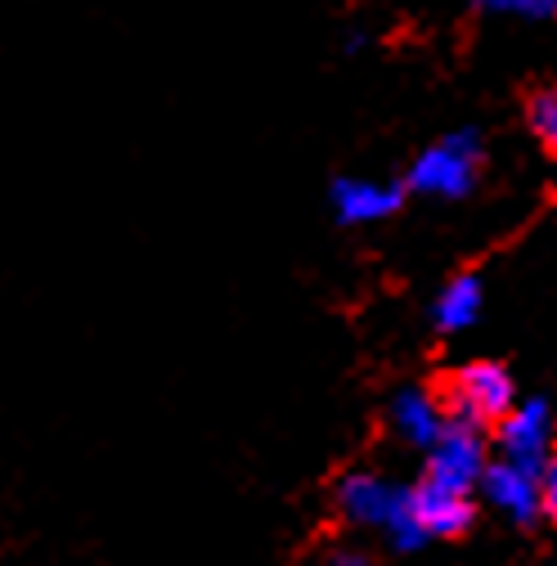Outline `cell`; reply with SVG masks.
<instances>
[{"mask_svg": "<svg viewBox=\"0 0 557 566\" xmlns=\"http://www.w3.org/2000/svg\"><path fill=\"white\" fill-rule=\"evenodd\" d=\"M324 202L328 217L341 230H365V226H382L391 217H400L409 193L400 185V176H365V171H337L324 185Z\"/></svg>", "mask_w": 557, "mask_h": 566, "instance_id": "5", "label": "cell"}, {"mask_svg": "<svg viewBox=\"0 0 557 566\" xmlns=\"http://www.w3.org/2000/svg\"><path fill=\"white\" fill-rule=\"evenodd\" d=\"M485 167H491V139H485L481 126L463 122V126H450L437 139H428L400 171V185L409 198L467 202L485 185Z\"/></svg>", "mask_w": 557, "mask_h": 566, "instance_id": "2", "label": "cell"}, {"mask_svg": "<svg viewBox=\"0 0 557 566\" xmlns=\"http://www.w3.org/2000/svg\"><path fill=\"white\" fill-rule=\"evenodd\" d=\"M423 387L432 391V400L445 413V422H467V428H481V432H491L522 396L517 391V374L504 360H491V356L432 369L423 378Z\"/></svg>", "mask_w": 557, "mask_h": 566, "instance_id": "3", "label": "cell"}, {"mask_svg": "<svg viewBox=\"0 0 557 566\" xmlns=\"http://www.w3.org/2000/svg\"><path fill=\"white\" fill-rule=\"evenodd\" d=\"M522 126L544 158L557 154V86L553 82H530L522 91Z\"/></svg>", "mask_w": 557, "mask_h": 566, "instance_id": "11", "label": "cell"}, {"mask_svg": "<svg viewBox=\"0 0 557 566\" xmlns=\"http://www.w3.org/2000/svg\"><path fill=\"white\" fill-rule=\"evenodd\" d=\"M387 428H391V437H396L404 450L423 454V450L441 437L445 413L437 409V400H432V391H428L423 382H409V387L391 391V400H387Z\"/></svg>", "mask_w": 557, "mask_h": 566, "instance_id": "10", "label": "cell"}, {"mask_svg": "<svg viewBox=\"0 0 557 566\" xmlns=\"http://www.w3.org/2000/svg\"><path fill=\"white\" fill-rule=\"evenodd\" d=\"M485 463H491V432L467 428V422H445L441 437L423 450L418 481H428L437 490L476 494V481H481Z\"/></svg>", "mask_w": 557, "mask_h": 566, "instance_id": "7", "label": "cell"}, {"mask_svg": "<svg viewBox=\"0 0 557 566\" xmlns=\"http://www.w3.org/2000/svg\"><path fill=\"white\" fill-rule=\"evenodd\" d=\"M476 504L495 509L508 526L517 531H539L557 517V463L544 468V472H530V468H517L500 454H491L485 463L481 481H476Z\"/></svg>", "mask_w": 557, "mask_h": 566, "instance_id": "4", "label": "cell"}, {"mask_svg": "<svg viewBox=\"0 0 557 566\" xmlns=\"http://www.w3.org/2000/svg\"><path fill=\"white\" fill-rule=\"evenodd\" d=\"M553 441H557V422H553V405L548 396H517V405L491 428V454L517 463V468H530V472H544L553 468Z\"/></svg>", "mask_w": 557, "mask_h": 566, "instance_id": "6", "label": "cell"}, {"mask_svg": "<svg viewBox=\"0 0 557 566\" xmlns=\"http://www.w3.org/2000/svg\"><path fill=\"white\" fill-rule=\"evenodd\" d=\"M324 566H378V557L369 548H360V544H333L324 553Z\"/></svg>", "mask_w": 557, "mask_h": 566, "instance_id": "13", "label": "cell"}, {"mask_svg": "<svg viewBox=\"0 0 557 566\" xmlns=\"http://www.w3.org/2000/svg\"><path fill=\"white\" fill-rule=\"evenodd\" d=\"M328 504H333V517L341 526L378 535L382 548L396 557H413V553L428 548V539L418 535L413 513H409V481L404 476H391V472L365 468V463L346 468L328 485Z\"/></svg>", "mask_w": 557, "mask_h": 566, "instance_id": "1", "label": "cell"}, {"mask_svg": "<svg viewBox=\"0 0 557 566\" xmlns=\"http://www.w3.org/2000/svg\"><path fill=\"white\" fill-rule=\"evenodd\" d=\"M481 315H485V274L481 270H454L428 306V324L441 342L463 337L467 328L481 324Z\"/></svg>", "mask_w": 557, "mask_h": 566, "instance_id": "9", "label": "cell"}, {"mask_svg": "<svg viewBox=\"0 0 557 566\" xmlns=\"http://www.w3.org/2000/svg\"><path fill=\"white\" fill-rule=\"evenodd\" d=\"M476 19H508V23H553L557 0H467Z\"/></svg>", "mask_w": 557, "mask_h": 566, "instance_id": "12", "label": "cell"}, {"mask_svg": "<svg viewBox=\"0 0 557 566\" xmlns=\"http://www.w3.org/2000/svg\"><path fill=\"white\" fill-rule=\"evenodd\" d=\"M409 513H413V526L418 535L432 544H454V539H467L476 531V517H481V504L476 494H459V490H437L428 481H409Z\"/></svg>", "mask_w": 557, "mask_h": 566, "instance_id": "8", "label": "cell"}]
</instances>
